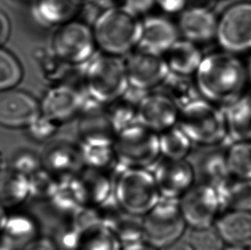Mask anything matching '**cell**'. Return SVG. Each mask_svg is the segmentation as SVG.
Here are the masks:
<instances>
[{"mask_svg":"<svg viewBox=\"0 0 251 250\" xmlns=\"http://www.w3.org/2000/svg\"><path fill=\"white\" fill-rule=\"evenodd\" d=\"M77 118L79 134L87 145L107 146L114 143L118 131L105 105L88 98Z\"/></svg>","mask_w":251,"mask_h":250,"instance_id":"obj_13","label":"cell"},{"mask_svg":"<svg viewBox=\"0 0 251 250\" xmlns=\"http://www.w3.org/2000/svg\"><path fill=\"white\" fill-rule=\"evenodd\" d=\"M40 115V101L27 91L12 88L0 92V126L27 128Z\"/></svg>","mask_w":251,"mask_h":250,"instance_id":"obj_14","label":"cell"},{"mask_svg":"<svg viewBox=\"0 0 251 250\" xmlns=\"http://www.w3.org/2000/svg\"><path fill=\"white\" fill-rule=\"evenodd\" d=\"M226 160L230 176L251 181V141L229 143Z\"/></svg>","mask_w":251,"mask_h":250,"instance_id":"obj_30","label":"cell"},{"mask_svg":"<svg viewBox=\"0 0 251 250\" xmlns=\"http://www.w3.org/2000/svg\"><path fill=\"white\" fill-rule=\"evenodd\" d=\"M6 214H5V213H4L3 207L2 206H0V231H1V230H2L3 225H4L5 221H6Z\"/></svg>","mask_w":251,"mask_h":250,"instance_id":"obj_43","label":"cell"},{"mask_svg":"<svg viewBox=\"0 0 251 250\" xmlns=\"http://www.w3.org/2000/svg\"><path fill=\"white\" fill-rule=\"evenodd\" d=\"M11 24L10 18L5 12L0 10V47L6 42L10 38Z\"/></svg>","mask_w":251,"mask_h":250,"instance_id":"obj_39","label":"cell"},{"mask_svg":"<svg viewBox=\"0 0 251 250\" xmlns=\"http://www.w3.org/2000/svg\"><path fill=\"white\" fill-rule=\"evenodd\" d=\"M217 26L218 18L213 10L197 5L183 10L176 24L180 36L197 45L216 39Z\"/></svg>","mask_w":251,"mask_h":250,"instance_id":"obj_16","label":"cell"},{"mask_svg":"<svg viewBox=\"0 0 251 250\" xmlns=\"http://www.w3.org/2000/svg\"><path fill=\"white\" fill-rule=\"evenodd\" d=\"M155 5L156 0H126L125 4V6L139 17L150 13Z\"/></svg>","mask_w":251,"mask_h":250,"instance_id":"obj_36","label":"cell"},{"mask_svg":"<svg viewBox=\"0 0 251 250\" xmlns=\"http://www.w3.org/2000/svg\"><path fill=\"white\" fill-rule=\"evenodd\" d=\"M180 209L186 223L192 228L214 225L221 212L216 189L203 183L191 187L183 195Z\"/></svg>","mask_w":251,"mask_h":250,"instance_id":"obj_11","label":"cell"},{"mask_svg":"<svg viewBox=\"0 0 251 250\" xmlns=\"http://www.w3.org/2000/svg\"><path fill=\"white\" fill-rule=\"evenodd\" d=\"M163 57L171 73L194 76L204 56L198 45L181 38L164 53Z\"/></svg>","mask_w":251,"mask_h":250,"instance_id":"obj_22","label":"cell"},{"mask_svg":"<svg viewBox=\"0 0 251 250\" xmlns=\"http://www.w3.org/2000/svg\"><path fill=\"white\" fill-rule=\"evenodd\" d=\"M0 250H10V248L7 247L5 245H3V244H0Z\"/></svg>","mask_w":251,"mask_h":250,"instance_id":"obj_46","label":"cell"},{"mask_svg":"<svg viewBox=\"0 0 251 250\" xmlns=\"http://www.w3.org/2000/svg\"><path fill=\"white\" fill-rule=\"evenodd\" d=\"M188 243L194 250H223L226 247L214 225L203 228H192Z\"/></svg>","mask_w":251,"mask_h":250,"instance_id":"obj_33","label":"cell"},{"mask_svg":"<svg viewBox=\"0 0 251 250\" xmlns=\"http://www.w3.org/2000/svg\"><path fill=\"white\" fill-rule=\"evenodd\" d=\"M229 142L220 145L209 146L201 163V174L203 183L217 186L230 176L226 160V150Z\"/></svg>","mask_w":251,"mask_h":250,"instance_id":"obj_27","label":"cell"},{"mask_svg":"<svg viewBox=\"0 0 251 250\" xmlns=\"http://www.w3.org/2000/svg\"><path fill=\"white\" fill-rule=\"evenodd\" d=\"M166 250H194L192 247L190 246L189 243H184V242H177L174 244H171L168 247H167Z\"/></svg>","mask_w":251,"mask_h":250,"instance_id":"obj_42","label":"cell"},{"mask_svg":"<svg viewBox=\"0 0 251 250\" xmlns=\"http://www.w3.org/2000/svg\"><path fill=\"white\" fill-rule=\"evenodd\" d=\"M177 124L192 143L209 147L228 142L222 109L205 99L180 109Z\"/></svg>","mask_w":251,"mask_h":250,"instance_id":"obj_3","label":"cell"},{"mask_svg":"<svg viewBox=\"0 0 251 250\" xmlns=\"http://www.w3.org/2000/svg\"><path fill=\"white\" fill-rule=\"evenodd\" d=\"M2 244L10 250L18 247L24 249L26 245L35 239L34 226L27 217L12 215L7 217L6 221L0 231Z\"/></svg>","mask_w":251,"mask_h":250,"instance_id":"obj_29","label":"cell"},{"mask_svg":"<svg viewBox=\"0 0 251 250\" xmlns=\"http://www.w3.org/2000/svg\"><path fill=\"white\" fill-rule=\"evenodd\" d=\"M23 250H58L54 243L47 237L35 238L26 245Z\"/></svg>","mask_w":251,"mask_h":250,"instance_id":"obj_38","label":"cell"},{"mask_svg":"<svg viewBox=\"0 0 251 250\" xmlns=\"http://www.w3.org/2000/svg\"><path fill=\"white\" fill-rule=\"evenodd\" d=\"M36 166V159L34 156L28 153H21L15 158L11 167L26 176L27 174L33 173Z\"/></svg>","mask_w":251,"mask_h":250,"instance_id":"obj_35","label":"cell"},{"mask_svg":"<svg viewBox=\"0 0 251 250\" xmlns=\"http://www.w3.org/2000/svg\"><path fill=\"white\" fill-rule=\"evenodd\" d=\"M51 48L71 66L88 64L97 50L92 26L78 20L59 26L51 36Z\"/></svg>","mask_w":251,"mask_h":250,"instance_id":"obj_5","label":"cell"},{"mask_svg":"<svg viewBox=\"0 0 251 250\" xmlns=\"http://www.w3.org/2000/svg\"><path fill=\"white\" fill-rule=\"evenodd\" d=\"M186 225L179 205L168 202L157 204L147 213L142 226L148 243L155 248L168 247L176 243Z\"/></svg>","mask_w":251,"mask_h":250,"instance_id":"obj_6","label":"cell"},{"mask_svg":"<svg viewBox=\"0 0 251 250\" xmlns=\"http://www.w3.org/2000/svg\"><path fill=\"white\" fill-rule=\"evenodd\" d=\"M143 20L127 7L103 10L92 26L97 49L103 54L126 57L138 48Z\"/></svg>","mask_w":251,"mask_h":250,"instance_id":"obj_2","label":"cell"},{"mask_svg":"<svg viewBox=\"0 0 251 250\" xmlns=\"http://www.w3.org/2000/svg\"><path fill=\"white\" fill-rule=\"evenodd\" d=\"M226 246L251 250V212L223 211L214 223Z\"/></svg>","mask_w":251,"mask_h":250,"instance_id":"obj_18","label":"cell"},{"mask_svg":"<svg viewBox=\"0 0 251 250\" xmlns=\"http://www.w3.org/2000/svg\"><path fill=\"white\" fill-rule=\"evenodd\" d=\"M114 145L119 157L134 166L150 165L160 151L159 135L139 123L118 132Z\"/></svg>","mask_w":251,"mask_h":250,"instance_id":"obj_8","label":"cell"},{"mask_svg":"<svg viewBox=\"0 0 251 250\" xmlns=\"http://www.w3.org/2000/svg\"><path fill=\"white\" fill-rule=\"evenodd\" d=\"M146 92L129 88L113 101L105 105L109 117L117 131L138 123L139 104Z\"/></svg>","mask_w":251,"mask_h":250,"instance_id":"obj_23","label":"cell"},{"mask_svg":"<svg viewBox=\"0 0 251 250\" xmlns=\"http://www.w3.org/2000/svg\"><path fill=\"white\" fill-rule=\"evenodd\" d=\"M129 88L151 92L160 88L170 71L163 55L137 48L124 59Z\"/></svg>","mask_w":251,"mask_h":250,"instance_id":"obj_9","label":"cell"},{"mask_svg":"<svg viewBox=\"0 0 251 250\" xmlns=\"http://www.w3.org/2000/svg\"><path fill=\"white\" fill-rule=\"evenodd\" d=\"M180 109L160 91L148 92L140 102L138 123L155 133L176 126Z\"/></svg>","mask_w":251,"mask_h":250,"instance_id":"obj_15","label":"cell"},{"mask_svg":"<svg viewBox=\"0 0 251 250\" xmlns=\"http://www.w3.org/2000/svg\"><path fill=\"white\" fill-rule=\"evenodd\" d=\"M190 0H156V5L167 14H180L185 10Z\"/></svg>","mask_w":251,"mask_h":250,"instance_id":"obj_37","label":"cell"},{"mask_svg":"<svg viewBox=\"0 0 251 250\" xmlns=\"http://www.w3.org/2000/svg\"><path fill=\"white\" fill-rule=\"evenodd\" d=\"M195 173L192 166L183 159H169L157 171L155 178L159 190L174 198L183 196L192 187Z\"/></svg>","mask_w":251,"mask_h":250,"instance_id":"obj_19","label":"cell"},{"mask_svg":"<svg viewBox=\"0 0 251 250\" xmlns=\"http://www.w3.org/2000/svg\"><path fill=\"white\" fill-rule=\"evenodd\" d=\"M87 99V95L72 85L51 86L40 101L41 114L62 125L79 115Z\"/></svg>","mask_w":251,"mask_h":250,"instance_id":"obj_12","label":"cell"},{"mask_svg":"<svg viewBox=\"0 0 251 250\" xmlns=\"http://www.w3.org/2000/svg\"><path fill=\"white\" fill-rule=\"evenodd\" d=\"M194 79L201 97L221 106L245 95L249 81L247 67L226 51L204 56Z\"/></svg>","mask_w":251,"mask_h":250,"instance_id":"obj_1","label":"cell"},{"mask_svg":"<svg viewBox=\"0 0 251 250\" xmlns=\"http://www.w3.org/2000/svg\"><path fill=\"white\" fill-rule=\"evenodd\" d=\"M33 58L41 81L49 87L63 83L72 67L59 58L51 47L35 48L33 51Z\"/></svg>","mask_w":251,"mask_h":250,"instance_id":"obj_25","label":"cell"},{"mask_svg":"<svg viewBox=\"0 0 251 250\" xmlns=\"http://www.w3.org/2000/svg\"><path fill=\"white\" fill-rule=\"evenodd\" d=\"M247 73H248V80L251 84V58L249 62L248 66H247Z\"/></svg>","mask_w":251,"mask_h":250,"instance_id":"obj_44","label":"cell"},{"mask_svg":"<svg viewBox=\"0 0 251 250\" xmlns=\"http://www.w3.org/2000/svg\"><path fill=\"white\" fill-rule=\"evenodd\" d=\"M90 4L101 8L102 10H106L110 8L125 6L126 0H85Z\"/></svg>","mask_w":251,"mask_h":250,"instance_id":"obj_40","label":"cell"},{"mask_svg":"<svg viewBox=\"0 0 251 250\" xmlns=\"http://www.w3.org/2000/svg\"><path fill=\"white\" fill-rule=\"evenodd\" d=\"M159 138L160 151L169 159H183L190 151L192 143L178 126L160 133Z\"/></svg>","mask_w":251,"mask_h":250,"instance_id":"obj_31","label":"cell"},{"mask_svg":"<svg viewBox=\"0 0 251 250\" xmlns=\"http://www.w3.org/2000/svg\"><path fill=\"white\" fill-rule=\"evenodd\" d=\"M223 250H251L243 249V248L232 247V246H226Z\"/></svg>","mask_w":251,"mask_h":250,"instance_id":"obj_45","label":"cell"},{"mask_svg":"<svg viewBox=\"0 0 251 250\" xmlns=\"http://www.w3.org/2000/svg\"></svg>","mask_w":251,"mask_h":250,"instance_id":"obj_47","label":"cell"},{"mask_svg":"<svg viewBox=\"0 0 251 250\" xmlns=\"http://www.w3.org/2000/svg\"><path fill=\"white\" fill-rule=\"evenodd\" d=\"M85 88L88 98L104 105L124 95L129 88L124 59L95 55L85 65Z\"/></svg>","mask_w":251,"mask_h":250,"instance_id":"obj_4","label":"cell"},{"mask_svg":"<svg viewBox=\"0 0 251 250\" xmlns=\"http://www.w3.org/2000/svg\"><path fill=\"white\" fill-rule=\"evenodd\" d=\"M58 126L59 125L41 114L29 127H27V128L34 139L45 140L53 135Z\"/></svg>","mask_w":251,"mask_h":250,"instance_id":"obj_34","label":"cell"},{"mask_svg":"<svg viewBox=\"0 0 251 250\" xmlns=\"http://www.w3.org/2000/svg\"><path fill=\"white\" fill-rule=\"evenodd\" d=\"M216 41L232 54L251 50V2L229 7L218 19Z\"/></svg>","mask_w":251,"mask_h":250,"instance_id":"obj_7","label":"cell"},{"mask_svg":"<svg viewBox=\"0 0 251 250\" xmlns=\"http://www.w3.org/2000/svg\"><path fill=\"white\" fill-rule=\"evenodd\" d=\"M117 191L124 207L129 213L138 214L149 213L156 206L160 192L155 179L141 170L124 174Z\"/></svg>","mask_w":251,"mask_h":250,"instance_id":"obj_10","label":"cell"},{"mask_svg":"<svg viewBox=\"0 0 251 250\" xmlns=\"http://www.w3.org/2000/svg\"><path fill=\"white\" fill-rule=\"evenodd\" d=\"M34 3L35 20L46 27H58L75 20L85 0H34Z\"/></svg>","mask_w":251,"mask_h":250,"instance_id":"obj_20","label":"cell"},{"mask_svg":"<svg viewBox=\"0 0 251 250\" xmlns=\"http://www.w3.org/2000/svg\"><path fill=\"white\" fill-rule=\"evenodd\" d=\"M24 76L18 58L3 47H0V92L16 88Z\"/></svg>","mask_w":251,"mask_h":250,"instance_id":"obj_32","label":"cell"},{"mask_svg":"<svg viewBox=\"0 0 251 250\" xmlns=\"http://www.w3.org/2000/svg\"><path fill=\"white\" fill-rule=\"evenodd\" d=\"M176 24L161 16H148L143 20L138 48L163 55L180 39Z\"/></svg>","mask_w":251,"mask_h":250,"instance_id":"obj_17","label":"cell"},{"mask_svg":"<svg viewBox=\"0 0 251 250\" xmlns=\"http://www.w3.org/2000/svg\"><path fill=\"white\" fill-rule=\"evenodd\" d=\"M221 211L251 212V181L228 176L215 187Z\"/></svg>","mask_w":251,"mask_h":250,"instance_id":"obj_24","label":"cell"},{"mask_svg":"<svg viewBox=\"0 0 251 250\" xmlns=\"http://www.w3.org/2000/svg\"><path fill=\"white\" fill-rule=\"evenodd\" d=\"M157 248L153 247L150 244H144L138 243V244H131L126 245V248L123 250H157Z\"/></svg>","mask_w":251,"mask_h":250,"instance_id":"obj_41","label":"cell"},{"mask_svg":"<svg viewBox=\"0 0 251 250\" xmlns=\"http://www.w3.org/2000/svg\"><path fill=\"white\" fill-rule=\"evenodd\" d=\"M221 107L226 120L228 142L251 141V95H243Z\"/></svg>","mask_w":251,"mask_h":250,"instance_id":"obj_21","label":"cell"},{"mask_svg":"<svg viewBox=\"0 0 251 250\" xmlns=\"http://www.w3.org/2000/svg\"><path fill=\"white\" fill-rule=\"evenodd\" d=\"M30 191L27 176L12 167L0 168V206H14L22 202Z\"/></svg>","mask_w":251,"mask_h":250,"instance_id":"obj_26","label":"cell"},{"mask_svg":"<svg viewBox=\"0 0 251 250\" xmlns=\"http://www.w3.org/2000/svg\"><path fill=\"white\" fill-rule=\"evenodd\" d=\"M160 92L179 109L189 105L201 97L193 76H185L170 72L160 88Z\"/></svg>","mask_w":251,"mask_h":250,"instance_id":"obj_28","label":"cell"}]
</instances>
